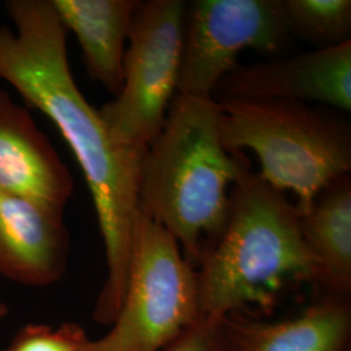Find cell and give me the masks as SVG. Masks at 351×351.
<instances>
[{
  "mask_svg": "<svg viewBox=\"0 0 351 351\" xmlns=\"http://www.w3.org/2000/svg\"><path fill=\"white\" fill-rule=\"evenodd\" d=\"M302 233L317 265V285L329 295L351 291V180L345 175L323 189L301 215Z\"/></svg>",
  "mask_w": 351,
  "mask_h": 351,
  "instance_id": "4fadbf2b",
  "label": "cell"
},
{
  "mask_svg": "<svg viewBox=\"0 0 351 351\" xmlns=\"http://www.w3.org/2000/svg\"><path fill=\"white\" fill-rule=\"evenodd\" d=\"M226 351H351L348 298L329 295L291 317L232 324L224 319Z\"/></svg>",
  "mask_w": 351,
  "mask_h": 351,
  "instance_id": "8fae6325",
  "label": "cell"
},
{
  "mask_svg": "<svg viewBox=\"0 0 351 351\" xmlns=\"http://www.w3.org/2000/svg\"><path fill=\"white\" fill-rule=\"evenodd\" d=\"M199 316L197 269L172 234L138 211L121 306L110 332L85 351H163Z\"/></svg>",
  "mask_w": 351,
  "mask_h": 351,
  "instance_id": "5b68a950",
  "label": "cell"
},
{
  "mask_svg": "<svg viewBox=\"0 0 351 351\" xmlns=\"http://www.w3.org/2000/svg\"><path fill=\"white\" fill-rule=\"evenodd\" d=\"M0 190L64 211L73 178L29 111L0 91Z\"/></svg>",
  "mask_w": 351,
  "mask_h": 351,
  "instance_id": "9c48e42d",
  "label": "cell"
},
{
  "mask_svg": "<svg viewBox=\"0 0 351 351\" xmlns=\"http://www.w3.org/2000/svg\"><path fill=\"white\" fill-rule=\"evenodd\" d=\"M8 314V307L3 301H0V322Z\"/></svg>",
  "mask_w": 351,
  "mask_h": 351,
  "instance_id": "e0dca14e",
  "label": "cell"
},
{
  "mask_svg": "<svg viewBox=\"0 0 351 351\" xmlns=\"http://www.w3.org/2000/svg\"><path fill=\"white\" fill-rule=\"evenodd\" d=\"M90 339L75 323L59 326L27 324L13 337L5 351H85Z\"/></svg>",
  "mask_w": 351,
  "mask_h": 351,
  "instance_id": "9a60e30c",
  "label": "cell"
},
{
  "mask_svg": "<svg viewBox=\"0 0 351 351\" xmlns=\"http://www.w3.org/2000/svg\"><path fill=\"white\" fill-rule=\"evenodd\" d=\"M289 34L317 49L351 40L350 0H282Z\"/></svg>",
  "mask_w": 351,
  "mask_h": 351,
  "instance_id": "5bb4252c",
  "label": "cell"
},
{
  "mask_svg": "<svg viewBox=\"0 0 351 351\" xmlns=\"http://www.w3.org/2000/svg\"><path fill=\"white\" fill-rule=\"evenodd\" d=\"M290 40L282 0H197L186 11L177 91L213 98L239 52H276Z\"/></svg>",
  "mask_w": 351,
  "mask_h": 351,
  "instance_id": "52a82bcc",
  "label": "cell"
},
{
  "mask_svg": "<svg viewBox=\"0 0 351 351\" xmlns=\"http://www.w3.org/2000/svg\"><path fill=\"white\" fill-rule=\"evenodd\" d=\"M220 107L224 149L252 151L264 181L297 195L300 215L323 189L350 173L351 125L343 112L291 101H228Z\"/></svg>",
  "mask_w": 351,
  "mask_h": 351,
  "instance_id": "277c9868",
  "label": "cell"
},
{
  "mask_svg": "<svg viewBox=\"0 0 351 351\" xmlns=\"http://www.w3.org/2000/svg\"><path fill=\"white\" fill-rule=\"evenodd\" d=\"M229 199L226 228L197 269L202 316L224 320L291 287L317 284L295 204L252 172L247 158Z\"/></svg>",
  "mask_w": 351,
  "mask_h": 351,
  "instance_id": "3957f363",
  "label": "cell"
},
{
  "mask_svg": "<svg viewBox=\"0 0 351 351\" xmlns=\"http://www.w3.org/2000/svg\"><path fill=\"white\" fill-rule=\"evenodd\" d=\"M220 114L213 98L177 94L141 168L139 211L172 234L195 269L226 228L246 159L224 149Z\"/></svg>",
  "mask_w": 351,
  "mask_h": 351,
  "instance_id": "7a4b0ae2",
  "label": "cell"
},
{
  "mask_svg": "<svg viewBox=\"0 0 351 351\" xmlns=\"http://www.w3.org/2000/svg\"><path fill=\"white\" fill-rule=\"evenodd\" d=\"M66 262L64 211L0 190V275L42 288L63 277Z\"/></svg>",
  "mask_w": 351,
  "mask_h": 351,
  "instance_id": "30bf717a",
  "label": "cell"
},
{
  "mask_svg": "<svg viewBox=\"0 0 351 351\" xmlns=\"http://www.w3.org/2000/svg\"><path fill=\"white\" fill-rule=\"evenodd\" d=\"M64 27L75 33L91 80L114 97L123 88L125 42L139 0H51Z\"/></svg>",
  "mask_w": 351,
  "mask_h": 351,
  "instance_id": "7c38bea8",
  "label": "cell"
},
{
  "mask_svg": "<svg viewBox=\"0 0 351 351\" xmlns=\"http://www.w3.org/2000/svg\"><path fill=\"white\" fill-rule=\"evenodd\" d=\"M163 351H226L224 320L201 315Z\"/></svg>",
  "mask_w": 351,
  "mask_h": 351,
  "instance_id": "2e32d148",
  "label": "cell"
},
{
  "mask_svg": "<svg viewBox=\"0 0 351 351\" xmlns=\"http://www.w3.org/2000/svg\"><path fill=\"white\" fill-rule=\"evenodd\" d=\"M213 99L319 103L351 110V40L268 63L237 66L223 77Z\"/></svg>",
  "mask_w": 351,
  "mask_h": 351,
  "instance_id": "ba28073f",
  "label": "cell"
},
{
  "mask_svg": "<svg viewBox=\"0 0 351 351\" xmlns=\"http://www.w3.org/2000/svg\"><path fill=\"white\" fill-rule=\"evenodd\" d=\"M14 32L0 26V78L47 114L73 151L91 197L106 251L107 278L94 319L111 326L125 293L147 149L114 138L71 72L66 29L51 0H8Z\"/></svg>",
  "mask_w": 351,
  "mask_h": 351,
  "instance_id": "6da1fadb",
  "label": "cell"
},
{
  "mask_svg": "<svg viewBox=\"0 0 351 351\" xmlns=\"http://www.w3.org/2000/svg\"><path fill=\"white\" fill-rule=\"evenodd\" d=\"M188 4L139 1L128 36L123 88L99 110L119 142L147 149L160 133L178 85Z\"/></svg>",
  "mask_w": 351,
  "mask_h": 351,
  "instance_id": "8992f818",
  "label": "cell"
}]
</instances>
